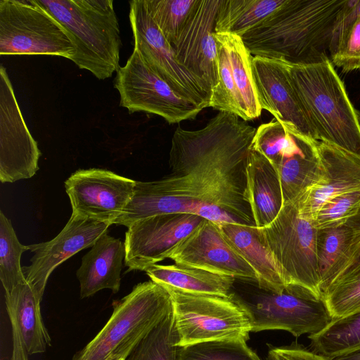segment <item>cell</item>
Here are the masks:
<instances>
[{
  "label": "cell",
  "mask_w": 360,
  "mask_h": 360,
  "mask_svg": "<svg viewBox=\"0 0 360 360\" xmlns=\"http://www.w3.org/2000/svg\"><path fill=\"white\" fill-rule=\"evenodd\" d=\"M286 0H221L215 32L240 37L280 8Z\"/></svg>",
  "instance_id": "83f0119b"
},
{
  "label": "cell",
  "mask_w": 360,
  "mask_h": 360,
  "mask_svg": "<svg viewBox=\"0 0 360 360\" xmlns=\"http://www.w3.org/2000/svg\"><path fill=\"white\" fill-rule=\"evenodd\" d=\"M220 3L221 0H198L178 39L172 45L179 62L211 92L219 79L218 49L214 34Z\"/></svg>",
  "instance_id": "d6986e66"
},
{
  "label": "cell",
  "mask_w": 360,
  "mask_h": 360,
  "mask_svg": "<svg viewBox=\"0 0 360 360\" xmlns=\"http://www.w3.org/2000/svg\"><path fill=\"white\" fill-rule=\"evenodd\" d=\"M256 128L220 111L198 130L178 127L172 138L171 172L154 181H136L134 193L115 224L129 227L154 215H197L214 205L238 222L255 226L246 198V167Z\"/></svg>",
  "instance_id": "6da1fadb"
},
{
  "label": "cell",
  "mask_w": 360,
  "mask_h": 360,
  "mask_svg": "<svg viewBox=\"0 0 360 360\" xmlns=\"http://www.w3.org/2000/svg\"><path fill=\"white\" fill-rule=\"evenodd\" d=\"M322 181L293 200L300 213L313 220L321 205L340 194L360 189V156L336 146L316 141Z\"/></svg>",
  "instance_id": "44dd1931"
},
{
  "label": "cell",
  "mask_w": 360,
  "mask_h": 360,
  "mask_svg": "<svg viewBox=\"0 0 360 360\" xmlns=\"http://www.w3.org/2000/svg\"><path fill=\"white\" fill-rule=\"evenodd\" d=\"M110 225L72 214L63 230L51 240L30 245L34 255L22 272L40 300L49 276L61 263L78 252L91 248Z\"/></svg>",
  "instance_id": "ac0fdd59"
},
{
  "label": "cell",
  "mask_w": 360,
  "mask_h": 360,
  "mask_svg": "<svg viewBox=\"0 0 360 360\" xmlns=\"http://www.w3.org/2000/svg\"><path fill=\"white\" fill-rule=\"evenodd\" d=\"M259 289L248 298L232 292L250 316L252 332L283 330L298 338L321 331L333 320L323 300L307 292L291 288L281 292Z\"/></svg>",
  "instance_id": "8fae6325"
},
{
  "label": "cell",
  "mask_w": 360,
  "mask_h": 360,
  "mask_svg": "<svg viewBox=\"0 0 360 360\" xmlns=\"http://www.w3.org/2000/svg\"><path fill=\"white\" fill-rule=\"evenodd\" d=\"M179 349L178 335L172 311L123 360H177Z\"/></svg>",
  "instance_id": "f546056e"
},
{
  "label": "cell",
  "mask_w": 360,
  "mask_h": 360,
  "mask_svg": "<svg viewBox=\"0 0 360 360\" xmlns=\"http://www.w3.org/2000/svg\"><path fill=\"white\" fill-rule=\"evenodd\" d=\"M124 259V244L120 239L108 233L102 236L82 257L77 271L80 297H91L103 289L117 292Z\"/></svg>",
  "instance_id": "603a6c76"
},
{
  "label": "cell",
  "mask_w": 360,
  "mask_h": 360,
  "mask_svg": "<svg viewBox=\"0 0 360 360\" xmlns=\"http://www.w3.org/2000/svg\"><path fill=\"white\" fill-rule=\"evenodd\" d=\"M136 181L103 169L77 170L65 181L72 214L115 224L131 200Z\"/></svg>",
  "instance_id": "5bb4252c"
},
{
  "label": "cell",
  "mask_w": 360,
  "mask_h": 360,
  "mask_svg": "<svg viewBox=\"0 0 360 360\" xmlns=\"http://www.w3.org/2000/svg\"><path fill=\"white\" fill-rule=\"evenodd\" d=\"M218 226L224 237L255 271L259 288L273 292H281L286 288L279 266L258 227L239 222Z\"/></svg>",
  "instance_id": "cb8c5ba5"
},
{
  "label": "cell",
  "mask_w": 360,
  "mask_h": 360,
  "mask_svg": "<svg viewBox=\"0 0 360 360\" xmlns=\"http://www.w3.org/2000/svg\"><path fill=\"white\" fill-rule=\"evenodd\" d=\"M360 207V189L337 195L323 203L312 223L316 229L337 226L345 223Z\"/></svg>",
  "instance_id": "d590c367"
},
{
  "label": "cell",
  "mask_w": 360,
  "mask_h": 360,
  "mask_svg": "<svg viewBox=\"0 0 360 360\" xmlns=\"http://www.w3.org/2000/svg\"><path fill=\"white\" fill-rule=\"evenodd\" d=\"M198 0H143L145 7L166 40L178 39Z\"/></svg>",
  "instance_id": "1f68e13d"
},
{
  "label": "cell",
  "mask_w": 360,
  "mask_h": 360,
  "mask_svg": "<svg viewBox=\"0 0 360 360\" xmlns=\"http://www.w3.org/2000/svg\"><path fill=\"white\" fill-rule=\"evenodd\" d=\"M330 60L344 72L360 70V18L335 32Z\"/></svg>",
  "instance_id": "836d02e7"
},
{
  "label": "cell",
  "mask_w": 360,
  "mask_h": 360,
  "mask_svg": "<svg viewBox=\"0 0 360 360\" xmlns=\"http://www.w3.org/2000/svg\"><path fill=\"white\" fill-rule=\"evenodd\" d=\"M359 250V229L345 224L317 229L316 256L322 295L352 264Z\"/></svg>",
  "instance_id": "484cf974"
},
{
  "label": "cell",
  "mask_w": 360,
  "mask_h": 360,
  "mask_svg": "<svg viewBox=\"0 0 360 360\" xmlns=\"http://www.w3.org/2000/svg\"><path fill=\"white\" fill-rule=\"evenodd\" d=\"M112 307L103 328L72 360L124 359L172 311L169 292L153 281L137 284Z\"/></svg>",
  "instance_id": "5b68a950"
},
{
  "label": "cell",
  "mask_w": 360,
  "mask_h": 360,
  "mask_svg": "<svg viewBox=\"0 0 360 360\" xmlns=\"http://www.w3.org/2000/svg\"><path fill=\"white\" fill-rule=\"evenodd\" d=\"M252 70L262 109L286 127L316 141L291 84L285 63L253 56Z\"/></svg>",
  "instance_id": "ffe728a7"
},
{
  "label": "cell",
  "mask_w": 360,
  "mask_h": 360,
  "mask_svg": "<svg viewBox=\"0 0 360 360\" xmlns=\"http://www.w3.org/2000/svg\"><path fill=\"white\" fill-rule=\"evenodd\" d=\"M218 49V83L212 89L209 107L229 112L245 121L262 113L253 79V56L242 38L230 33H214Z\"/></svg>",
  "instance_id": "4fadbf2b"
},
{
  "label": "cell",
  "mask_w": 360,
  "mask_h": 360,
  "mask_svg": "<svg viewBox=\"0 0 360 360\" xmlns=\"http://www.w3.org/2000/svg\"><path fill=\"white\" fill-rule=\"evenodd\" d=\"M65 28L75 49L71 60L105 79L120 66L118 20L112 0H36Z\"/></svg>",
  "instance_id": "277c9868"
},
{
  "label": "cell",
  "mask_w": 360,
  "mask_h": 360,
  "mask_svg": "<svg viewBox=\"0 0 360 360\" xmlns=\"http://www.w3.org/2000/svg\"><path fill=\"white\" fill-rule=\"evenodd\" d=\"M333 319L360 309V273L347 277L330 286L322 297Z\"/></svg>",
  "instance_id": "e575fe53"
},
{
  "label": "cell",
  "mask_w": 360,
  "mask_h": 360,
  "mask_svg": "<svg viewBox=\"0 0 360 360\" xmlns=\"http://www.w3.org/2000/svg\"><path fill=\"white\" fill-rule=\"evenodd\" d=\"M333 360H360V350L337 357Z\"/></svg>",
  "instance_id": "f35d334b"
},
{
  "label": "cell",
  "mask_w": 360,
  "mask_h": 360,
  "mask_svg": "<svg viewBox=\"0 0 360 360\" xmlns=\"http://www.w3.org/2000/svg\"><path fill=\"white\" fill-rule=\"evenodd\" d=\"M246 198L258 228L271 224L284 201L278 174L270 162L253 148L246 167Z\"/></svg>",
  "instance_id": "d4e9b609"
},
{
  "label": "cell",
  "mask_w": 360,
  "mask_h": 360,
  "mask_svg": "<svg viewBox=\"0 0 360 360\" xmlns=\"http://www.w3.org/2000/svg\"><path fill=\"white\" fill-rule=\"evenodd\" d=\"M41 301L27 281L5 292L13 335L11 360H28L30 355L43 353L51 345L41 317Z\"/></svg>",
  "instance_id": "7402d4cb"
},
{
  "label": "cell",
  "mask_w": 360,
  "mask_h": 360,
  "mask_svg": "<svg viewBox=\"0 0 360 360\" xmlns=\"http://www.w3.org/2000/svg\"><path fill=\"white\" fill-rule=\"evenodd\" d=\"M266 360H333L323 355L309 351L302 346L291 345L271 348Z\"/></svg>",
  "instance_id": "8d00e7d4"
},
{
  "label": "cell",
  "mask_w": 360,
  "mask_h": 360,
  "mask_svg": "<svg viewBox=\"0 0 360 360\" xmlns=\"http://www.w3.org/2000/svg\"><path fill=\"white\" fill-rule=\"evenodd\" d=\"M359 124H360V114L359 113Z\"/></svg>",
  "instance_id": "60d3db41"
},
{
  "label": "cell",
  "mask_w": 360,
  "mask_h": 360,
  "mask_svg": "<svg viewBox=\"0 0 360 360\" xmlns=\"http://www.w3.org/2000/svg\"><path fill=\"white\" fill-rule=\"evenodd\" d=\"M114 86L120 96V106L129 113L155 114L169 124L194 120L204 109L177 94L134 47L126 64L117 70Z\"/></svg>",
  "instance_id": "30bf717a"
},
{
  "label": "cell",
  "mask_w": 360,
  "mask_h": 360,
  "mask_svg": "<svg viewBox=\"0 0 360 360\" xmlns=\"http://www.w3.org/2000/svg\"><path fill=\"white\" fill-rule=\"evenodd\" d=\"M284 278L286 288L322 299L316 256L317 229L302 216L295 202L283 205L276 218L258 228Z\"/></svg>",
  "instance_id": "8992f818"
},
{
  "label": "cell",
  "mask_w": 360,
  "mask_h": 360,
  "mask_svg": "<svg viewBox=\"0 0 360 360\" xmlns=\"http://www.w3.org/2000/svg\"><path fill=\"white\" fill-rule=\"evenodd\" d=\"M30 250L18 240L11 221L0 211V279L5 292L26 282L20 265L22 254Z\"/></svg>",
  "instance_id": "4dcf8cb0"
},
{
  "label": "cell",
  "mask_w": 360,
  "mask_h": 360,
  "mask_svg": "<svg viewBox=\"0 0 360 360\" xmlns=\"http://www.w3.org/2000/svg\"><path fill=\"white\" fill-rule=\"evenodd\" d=\"M352 228L360 229V207L355 214L345 223ZM360 273V250L352 264L335 279L331 285L339 281L350 276Z\"/></svg>",
  "instance_id": "74e56055"
},
{
  "label": "cell",
  "mask_w": 360,
  "mask_h": 360,
  "mask_svg": "<svg viewBox=\"0 0 360 360\" xmlns=\"http://www.w3.org/2000/svg\"><path fill=\"white\" fill-rule=\"evenodd\" d=\"M151 281L166 289L200 295L229 296L235 278L179 264H153L146 271Z\"/></svg>",
  "instance_id": "4316f807"
},
{
  "label": "cell",
  "mask_w": 360,
  "mask_h": 360,
  "mask_svg": "<svg viewBox=\"0 0 360 360\" xmlns=\"http://www.w3.org/2000/svg\"><path fill=\"white\" fill-rule=\"evenodd\" d=\"M167 290L179 347L212 340L249 339L251 319L232 292L225 297Z\"/></svg>",
  "instance_id": "52a82bcc"
},
{
  "label": "cell",
  "mask_w": 360,
  "mask_h": 360,
  "mask_svg": "<svg viewBox=\"0 0 360 360\" xmlns=\"http://www.w3.org/2000/svg\"><path fill=\"white\" fill-rule=\"evenodd\" d=\"M285 63L315 140L360 156L359 112L330 59L310 64Z\"/></svg>",
  "instance_id": "3957f363"
},
{
  "label": "cell",
  "mask_w": 360,
  "mask_h": 360,
  "mask_svg": "<svg viewBox=\"0 0 360 360\" xmlns=\"http://www.w3.org/2000/svg\"><path fill=\"white\" fill-rule=\"evenodd\" d=\"M313 352L331 359L360 350V309L333 319L321 331L308 336Z\"/></svg>",
  "instance_id": "f1b7e54d"
},
{
  "label": "cell",
  "mask_w": 360,
  "mask_h": 360,
  "mask_svg": "<svg viewBox=\"0 0 360 360\" xmlns=\"http://www.w3.org/2000/svg\"><path fill=\"white\" fill-rule=\"evenodd\" d=\"M346 0H286L242 37L252 56L310 64L330 59L338 18Z\"/></svg>",
  "instance_id": "7a4b0ae2"
},
{
  "label": "cell",
  "mask_w": 360,
  "mask_h": 360,
  "mask_svg": "<svg viewBox=\"0 0 360 360\" xmlns=\"http://www.w3.org/2000/svg\"><path fill=\"white\" fill-rule=\"evenodd\" d=\"M129 5L134 47L177 94L203 108L209 107L211 90L179 62L172 46L148 13L143 0L131 1Z\"/></svg>",
  "instance_id": "7c38bea8"
},
{
  "label": "cell",
  "mask_w": 360,
  "mask_h": 360,
  "mask_svg": "<svg viewBox=\"0 0 360 360\" xmlns=\"http://www.w3.org/2000/svg\"><path fill=\"white\" fill-rule=\"evenodd\" d=\"M206 219L189 213L154 215L131 224L125 234L126 272L146 271L168 258L174 249Z\"/></svg>",
  "instance_id": "9a60e30c"
},
{
  "label": "cell",
  "mask_w": 360,
  "mask_h": 360,
  "mask_svg": "<svg viewBox=\"0 0 360 360\" xmlns=\"http://www.w3.org/2000/svg\"><path fill=\"white\" fill-rule=\"evenodd\" d=\"M124 359H113V360H123Z\"/></svg>",
  "instance_id": "ab89813d"
},
{
  "label": "cell",
  "mask_w": 360,
  "mask_h": 360,
  "mask_svg": "<svg viewBox=\"0 0 360 360\" xmlns=\"http://www.w3.org/2000/svg\"><path fill=\"white\" fill-rule=\"evenodd\" d=\"M75 47L60 23L36 0L0 1V55L72 60Z\"/></svg>",
  "instance_id": "9c48e42d"
},
{
  "label": "cell",
  "mask_w": 360,
  "mask_h": 360,
  "mask_svg": "<svg viewBox=\"0 0 360 360\" xmlns=\"http://www.w3.org/2000/svg\"><path fill=\"white\" fill-rule=\"evenodd\" d=\"M243 338L201 342L179 347L177 360H261Z\"/></svg>",
  "instance_id": "d6a6232c"
},
{
  "label": "cell",
  "mask_w": 360,
  "mask_h": 360,
  "mask_svg": "<svg viewBox=\"0 0 360 360\" xmlns=\"http://www.w3.org/2000/svg\"><path fill=\"white\" fill-rule=\"evenodd\" d=\"M41 156L17 102L6 68L0 67V181L29 179L39 169Z\"/></svg>",
  "instance_id": "2e32d148"
},
{
  "label": "cell",
  "mask_w": 360,
  "mask_h": 360,
  "mask_svg": "<svg viewBox=\"0 0 360 360\" xmlns=\"http://www.w3.org/2000/svg\"><path fill=\"white\" fill-rule=\"evenodd\" d=\"M168 258L176 264L257 284L253 269L224 237L219 226L207 219L182 240Z\"/></svg>",
  "instance_id": "e0dca14e"
},
{
  "label": "cell",
  "mask_w": 360,
  "mask_h": 360,
  "mask_svg": "<svg viewBox=\"0 0 360 360\" xmlns=\"http://www.w3.org/2000/svg\"><path fill=\"white\" fill-rule=\"evenodd\" d=\"M316 142L276 120L256 129L252 148L276 170L284 204L322 181L323 170Z\"/></svg>",
  "instance_id": "ba28073f"
}]
</instances>
